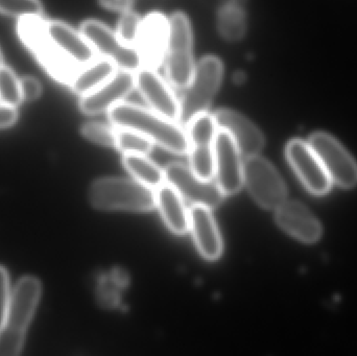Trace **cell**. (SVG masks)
I'll list each match as a JSON object with an SVG mask.
<instances>
[{"label": "cell", "mask_w": 357, "mask_h": 356, "mask_svg": "<svg viewBox=\"0 0 357 356\" xmlns=\"http://www.w3.org/2000/svg\"><path fill=\"white\" fill-rule=\"evenodd\" d=\"M108 116L115 127L138 132L174 154H188V136L182 125L152 109L123 100L109 110Z\"/></svg>", "instance_id": "obj_1"}, {"label": "cell", "mask_w": 357, "mask_h": 356, "mask_svg": "<svg viewBox=\"0 0 357 356\" xmlns=\"http://www.w3.org/2000/svg\"><path fill=\"white\" fill-rule=\"evenodd\" d=\"M89 200L100 210L146 212L157 207L156 190L135 179L102 178L93 182Z\"/></svg>", "instance_id": "obj_2"}, {"label": "cell", "mask_w": 357, "mask_h": 356, "mask_svg": "<svg viewBox=\"0 0 357 356\" xmlns=\"http://www.w3.org/2000/svg\"><path fill=\"white\" fill-rule=\"evenodd\" d=\"M222 62L214 56H207L195 65L190 83L180 100L181 125H189L197 115L208 112L222 83Z\"/></svg>", "instance_id": "obj_3"}, {"label": "cell", "mask_w": 357, "mask_h": 356, "mask_svg": "<svg viewBox=\"0 0 357 356\" xmlns=\"http://www.w3.org/2000/svg\"><path fill=\"white\" fill-rule=\"evenodd\" d=\"M165 60L169 84L184 90L192 79L195 64L192 54V29L188 17L183 13H175L169 20Z\"/></svg>", "instance_id": "obj_4"}, {"label": "cell", "mask_w": 357, "mask_h": 356, "mask_svg": "<svg viewBox=\"0 0 357 356\" xmlns=\"http://www.w3.org/2000/svg\"><path fill=\"white\" fill-rule=\"evenodd\" d=\"M44 25L45 21L42 17L19 19V36L54 79L60 83L70 85L79 68L68 62L50 43Z\"/></svg>", "instance_id": "obj_5"}, {"label": "cell", "mask_w": 357, "mask_h": 356, "mask_svg": "<svg viewBox=\"0 0 357 356\" xmlns=\"http://www.w3.org/2000/svg\"><path fill=\"white\" fill-rule=\"evenodd\" d=\"M243 184L260 207L276 210L287 200V189L274 165L259 155L243 162Z\"/></svg>", "instance_id": "obj_6"}, {"label": "cell", "mask_w": 357, "mask_h": 356, "mask_svg": "<svg viewBox=\"0 0 357 356\" xmlns=\"http://www.w3.org/2000/svg\"><path fill=\"white\" fill-rule=\"evenodd\" d=\"M190 169L203 180L215 176V138L218 127L213 114L206 112L197 115L187 125Z\"/></svg>", "instance_id": "obj_7"}, {"label": "cell", "mask_w": 357, "mask_h": 356, "mask_svg": "<svg viewBox=\"0 0 357 356\" xmlns=\"http://www.w3.org/2000/svg\"><path fill=\"white\" fill-rule=\"evenodd\" d=\"M81 33L93 48L96 56L112 61L117 68L136 72L144 66L139 49L126 45L117 33L104 23L96 20L85 21L82 24Z\"/></svg>", "instance_id": "obj_8"}, {"label": "cell", "mask_w": 357, "mask_h": 356, "mask_svg": "<svg viewBox=\"0 0 357 356\" xmlns=\"http://www.w3.org/2000/svg\"><path fill=\"white\" fill-rule=\"evenodd\" d=\"M308 144L320 159L331 183L340 187L357 185V163L335 138L326 133H314Z\"/></svg>", "instance_id": "obj_9"}, {"label": "cell", "mask_w": 357, "mask_h": 356, "mask_svg": "<svg viewBox=\"0 0 357 356\" xmlns=\"http://www.w3.org/2000/svg\"><path fill=\"white\" fill-rule=\"evenodd\" d=\"M165 182L173 186L186 202L216 208L224 202L225 194L213 180L201 179L182 163H171L165 169Z\"/></svg>", "instance_id": "obj_10"}, {"label": "cell", "mask_w": 357, "mask_h": 356, "mask_svg": "<svg viewBox=\"0 0 357 356\" xmlns=\"http://www.w3.org/2000/svg\"><path fill=\"white\" fill-rule=\"evenodd\" d=\"M287 158L306 189L317 196L331 190V181L310 144L294 139L287 146Z\"/></svg>", "instance_id": "obj_11"}, {"label": "cell", "mask_w": 357, "mask_h": 356, "mask_svg": "<svg viewBox=\"0 0 357 356\" xmlns=\"http://www.w3.org/2000/svg\"><path fill=\"white\" fill-rule=\"evenodd\" d=\"M214 178L226 196L237 194L243 188V156L230 134L222 129H218L215 138Z\"/></svg>", "instance_id": "obj_12"}, {"label": "cell", "mask_w": 357, "mask_h": 356, "mask_svg": "<svg viewBox=\"0 0 357 356\" xmlns=\"http://www.w3.org/2000/svg\"><path fill=\"white\" fill-rule=\"evenodd\" d=\"M135 88H137L150 109L165 118L178 123L180 100L171 86L154 68L142 66L135 72Z\"/></svg>", "instance_id": "obj_13"}, {"label": "cell", "mask_w": 357, "mask_h": 356, "mask_svg": "<svg viewBox=\"0 0 357 356\" xmlns=\"http://www.w3.org/2000/svg\"><path fill=\"white\" fill-rule=\"evenodd\" d=\"M135 88V72L117 69L116 72L93 91L81 96L79 108L86 115L109 112L111 108L123 102Z\"/></svg>", "instance_id": "obj_14"}, {"label": "cell", "mask_w": 357, "mask_h": 356, "mask_svg": "<svg viewBox=\"0 0 357 356\" xmlns=\"http://www.w3.org/2000/svg\"><path fill=\"white\" fill-rule=\"evenodd\" d=\"M41 296V284L33 276L21 278L10 294L4 327L25 334Z\"/></svg>", "instance_id": "obj_15"}, {"label": "cell", "mask_w": 357, "mask_h": 356, "mask_svg": "<svg viewBox=\"0 0 357 356\" xmlns=\"http://www.w3.org/2000/svg\"><path fill=\"white\" fill-rule=\"evenodd\" d=\"M45 33L50 43L75 66L89 64L96 58V52L81 31H77L61 21H45Z\"/></svg>", "instance_id": "obj_16"}, {"label": "cell", "mask_w": 357, "mask_h": 356, "mask_svg": "<svg viewBox=\"0 0 357 356\" xmlns=\"http://www.w3.org/2000/svg\"><path fill=\"white\" fill-rule=\"evenodd\" d=\"M218 129L230 134L241 156L259 155L264 146V136L251 121L241 113L229 109H220L213 113Z\"/></svg>", "instance_id": "obj_17"}, {"label": "cell", "mask_w": 357, "mask_h": 356, "mask_svg": "<svg viewBox=\"0 0 357 356\" xmlns=\"http://www.w3.org/2000/svg\"><path fill=\"white\" fill-rule=\"evenodd\" d=\"M275 211L279 227L296 240L306 244L320 240L322 235L320 223L301 203L287 200Z\"/></svg>", "instance_id": "obj_18"}, {"label": "cell", "mask_w": 357, "mask_h": 356, "mask_svg": "<svg viewBox=\"0 0 357 356\" xmlns=\"http://www.w3.org/2000/svg\"><path fill=\"white\" fill-rule=\"evenodd\" d=\"M211 210L192 205L189 210V230L199 254L207 261H216L222 253V240Z\"/></svg>", "instance_id": "obj_19"}, {"label": "cell", "mask_w": 357, "mask_h": 356, "mask_svg": "<svg viewBox=\"0 0 357 356\" xmlns=\"http://www.w3.org/2000/svg\"><path fill=\"white\" fill-rule=\"evenodd\" d=\"M169 21L160 13H153L142 21L137 48L144 66L157 68L165 60Z\"/></svg>", "instance_id": "obj_20"}, {"label": "cell", "mask_w": 357, "mask_h": 356, "mask_svg": "<svg viewBox=\"0 0 357 356\" xmlns=\"http://www.w3.org/2000/svg\"><path fill=\"white\" fill-rule=\"evenodd\" d=\"M157 207L161 217L172 232L183 235L189 231V210L184 199L169 183H163L156 189Z\"/></svg>", "instance_id": "obj_21"}, {"label": "cell", "mask_w": 357, "mask_h": 356, "mask_svg": "<svg viewBox=\"0 0 357 356\" xmlns=\"http://www.w3.org/2000/svg\"><path fill=\"white\" fill-rule=\"evenodd\" d=\"M117 66L108 59L98 56L89 64L81 67L70 83L71 89L83 96L108 81L117 70Z\"/></svg>", "instance_id": "obj_22"}, {"label": "cell", "mask_w": 357, "mask_h": 356, "mask_svg": "<svg viewBox=\"0 0 357 356\" xmlns=\"http://www.w3.org/2000/svg\"><path fill=\"white\" fill-rule=\"evenodd\" d=\"M123 167L140 183L156 190L165 183V171L153 162L146 155H123Z\"/></svg>", "instance_id": "obj_23"}, {"label": "cell", "mask_w": 357, "mask_h": 356, "mask_svg": "<svg viewBox=\"0 0 357 356\" xmlns=\"http://www.w3.org/2000/svg\"><path fill=\"white\" fill-rule=\"evenodd\" d=\"M218 29L228 41H238L247 31V15L241 4L226 2L218 10Z\"/></svg>", "instance_id": "obj_24"}, {"label": "cell", "mask_w": 357, "mask_h": 356, "mask_svg": "<svg viewBox=\"0 0 357 356\" xmlns=\"http://www.w3.org/2000/svg\"><path fill=\"white\" fill-rule=\"evenodd\" d=\"M115 148L123 155H149L154 148V142L133 130L116 127Z\"/></svg>", "instance_id": "obj_25"}, {"label": "cell", "mask_w": 357, "mask_h": 356, "mask_svg": "<svg viewBox=\"0 0 357 356\" xmlns=\"http://www.w3.org/2000/svg\"><path fill=\"white\" fill-rule=\"evenodd\" d=\"M22 100L20 81L12 69L0 67V102L16 108Z\"/></svg>", "instance_id": "obj_26"}, {"label": "cell", "mask_w": 357, "mask_h": 356, "mask_svg": "<svg viewBox=\"0 0 357 356\" xmlns=\"http://www.w3.org/2000/svg\"><path fill=\"white\" fill-rule=\"evenodd\" d=\"M142 19L132 10L123 13L117 25V36L126 45L137 47L142 31Z\"/></svg>", "instance_id": "obj_27"}, {"label": "cell", "mask_w": 357, "mask_h": 356, "mask_svg": "<svg viewBox=\"0 0 357 356\" xmlns=\"http://www.w3.org/2000/svg\"><path fill=\"white\" fill-rule=\"evenodd\" d=\"M0 13L16 18L42 17L43 8L40 0H0Z\"/></svg>", "instance_id": "obj_28"}, {"label": "cell", "mask_w": 357, "mask_h": 356, "mask_svg": "<svg viewBox=\"0 0 357 356\" xmlns=\"http://www.w3.org/2000/svg\"><path fill=\"white\" fill-rule=\"evenodd\" d=\"M81 131L82 135L93 144L115 148L116 127L102 123H87L82 127Z\"/></svg>", "instance_id": "obj_29"}, {"label": "cell", "mask_w": 357, "mask_h": 356, "mask_svg": "<svg viewBox=\"0 0 357 356\" xmlns=\"http://www.w3.org/2000/svg\"><path fill=\"white\" fill-rule=\"evenodd\" d=\"M25 334L6 327L0 330V356L18 355L24 344Z\"/></svg>", "instance_id": "obj_30"}, {"label": "cell", "mask_w": 357, "mask_h": 356, "mask_svg": "<svg viewBox=\"0 0 357 356\" xmlns=\"http://www.w3.org/2000/svg\"><path fill=\"white\" fill-rule=\"evenodd\" d=\"M10 298L8 274L6 269L0 267V330L3 327L4 323H6Z\"/></svg>", "instance_id": "obj_31"}, {"label": "cell", "mask_w": 357, "mask_h": 356, "mask_svg": "<svg viewBox=\"0 0 357 356\" xmlns=\"http://www.w3.org/2000/svg\"><path fill=\"white\" fill-rule=\"evenodd\" d=\"M21 93L23 100H35L41 94L42 88L35 77H25L20 79Z\"/></svg>", "instance_id": "obj_32"}, {"label": "cell", "mask_w": 357, "mask_h": 356, "mask_svg": "<svg viewBox=\"0 0 357 356\" xmlns=\"http://www.w3.org/2000/svg\"><path fill=\"white\" fill-rule=\"evenodd\" d=\"M18 118V112L14 107L0 102V129H6L14 125Z\"/></svg>", "instance_id": "obj_33"}, {"label": "cell", "mask_w": 357, "mask_h": 356, "mask_svg": "<svg viewBox=\"0 0 357 356\" xmlns=\"http://www.w3.org/2000/svg\"><path fill=\"white\" fill-rule=\"evenodd\" d=\"M98 2L102 8L115 12L125 13L131 10L134 0H98Z\"/></svg>", "instance_id": "obj_34"}, {"label": "cell", "mask_w": 357, "mask_h": 356, "mask_svg": "<svg viewBox=\"0 0 357 356\" xmlns=\"http://www.w3.org/2000/svg\"><path fill=\"white\" fill-rule=\"evenodd\" d=\"M1 66H3V65H2V54L1 52H0V67Z\"/></svg>", "instance_id": "obj_35"}]
</instances>
